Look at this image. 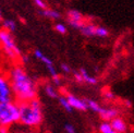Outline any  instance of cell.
<instances>
[{"instance_id":"6da1fadb","label":"cell","mask_w":134,"mask_h":133,"mask_svg":"<svg viewBox=\"0 0 134 133\" xmlns=\"http://www.w3.org/2000/svg\"><path fill=\"white\" fill-rule=\"evenodd\" d=\"M7 76H8L10 82L13 101H15L16 103H24L31 101V99L37 98V82L22 65H12Z\"/></svg>"},{"instance_id":"7a4b0ae2","label":"cell","mask_w":134,"mask_h":133,"mask_svg":"<svg viewBox=\"0 0 134 133\" xmlns=\"http://www.w3.org/2000/svg\"><path fill=\"white\" fill-rule=\"evenodd\" d=\"M19 122L29 129H37L44 121L43 105L39 99L34 98L29 102L19 103Z\"/></svg>"},{"instance_id":"3957f363","label":"cell","mask_w":134,"mask_h":133,"mask_svg":"<svg viewBox=\"0 0 134 133\" xmlns=\"http://www.w3.org/2000/svg\"><path fill=\"white\" fill-rule=\"evenodd\" d=\"M19 103L15 101L0 103V128L10 129L19 122Z\"/></svg>"},{"instance_id":"277c9868","label":"cell","mask_w":134,"mask_h":133,"mask_svg":"<svg viewBox=\"0 0 134 133\" xmlns=\"http://www.w3.org/2000/svg\"><path fill=\"white\" fill-rule=\"evenodd\" d=\"M0 48L3 51V54L13 61L20 59L22 55L12 33L3 29H0Z\"/></svg>"},{"instance_id":"5b68a950","label":"cell","mask_w":134,"mask_h":133,"mask_svg":"<svg viewBox=\"0 0 134 133\" xmlns=\"http://www.w3.org/2000/svg\"><path fill=\"white\" fill-rule=\"evenodd\" d=\"M33 54H34V57L37 59V60L39 62H42L46 66V69L48 70L49 74L51 76V80H52V84L55 86H60V84H61V76L59 75V73H58L51 59L49 57H47L41 49H35Z\"/></svg>"},{"instance_id":"8992f818","label":"cell","mask_w":134,"mask_h":133,"mask_svg":"<svg viewBox=\"0 0 134 133\" xmlns=\"http://www.w3.org/2000/svg\"><path fill=\"white\" fill-rule=\"evenodd\" d=\"M13 101L9 79L4 73H0V103Z\"/></svg>"},{"instance_id":"52a82bcc","label":"cell","mask_w":134,"mask_h":133,"mask_svg":"<svg viewBox=\"0 0 134 133\" xmlns=\"http://www.w3.org/2000/svg\"><path fill=\"white\" fill-rule=\"evenodd\" d=\"M73 77L77 83H86L88 85H97L98 81L95 76L91 75L87 70L85 69H80L79 71L73 72Z\"/></svg>"},{"instance_id":"ba28073f","label":"cell","mask_w":134,"mask_h":133,"mask_svg":"<svg viewBox=\"0 0 134 133\" xmlns=\"http://www.w3.org/2000/svg\"><path fill=\"white\" fill-rule=\"evenodd\" d=\"M65 97L68 99L72 110H77V111H86L87 110V105H86L85 99L79 97L74 94H71V93L65 94Z\"/></svg>"},{"instance_id":"9c48e42d","label":"cell","mask_w":134,"mask_h":133,"mask_svg":"<svg viewBox=\"0 0 134 133\" xmlns=\"http://www.w3.org/2000/svg\"><path fill=\"white\" fill-rule=\"evenodd\" d=\"M98 115L103 119V121H111L119 116V110L116 107H102Z\"/></svg>"},{"instance_id":"30bf717a","label":"cell","mask_w":134,"mask_h":133,"mask_svg":"<svg viewBox=\"0 0 134 133\" xmlns=\"http://www.w3.org/2000/svg\"><path fill=\"white\" fill-rule=\"evenodd\" d=\"M109 122L111 124V127L113 128V130L117 133H126L128 132V123H126V121L122 117L118 116Z\"/></svg>"},{"instance_id":"8fae6325","label":"cell","mask_w":134,"mask_h":133,"mask_svg":"<svg viewBox=\"0 0 134 133\" xmlns=\"http://www.w3.org/2000/svg\"><path fill=\"white\" fill-rule=\"evenodd\" d=\"M66 20L74 22H85V19L82 12H80L76 9H70L66 12Z\"/></svg>"},{"instance_id":"7c38bea8","label":"cell","mask_w":134,"mask_h":133,"mask_svg":"<svg viewBox=\"0 0 134 133\" xmlns=\"http://www.w3.org/2000/svg\"><path fill=\"white\" fill-rule=\"evenodd\" d=\"M38 13L41 15L47 18V19H50V20H59L61 19V13H60L58 10L55 9H49V8H46L44 10H38Z\"/></svg>"},{"instance_id":"4fadbf2b","label":"cell","mask_w":134,"mask_h":133,"mask_svg":"<svg viewBox=\"0 0 134 133\" xmlns=\"http://www.w3.org/2000/svg\"><path fill=\"white\" fill-rule=\"evenodd\" d=\"M96 24L94 23H87L85 22L83 24V26L81 29H80V31H81V33L86 36V37H95V31H96Z\"/></svg>"},{"instance_id":"5bb4252c","label":"cell","mask_w":134,"mask_h":133,"mask_svg":"<svg viewBox=\"0 0 134 133\" xmlns=\"http://www.w3.org/2000/svg\"><path fill=\"white\" fill-rule=\"evenodd\" d=\"M44 91H45V94L48 96L49 98H52V99H57L58 96L60 95L59 92H58L57 86H55L52 83H47V84H45Z\"/></svg>"},{"instance_id":"9a60e30c","label":"cell","mask_w":134,"mask_h":133,"mask_svg":"<svg viewBox=\"0 0 134 133\" xmlns=\"http://www.w3.org/2000/svg\"><path fill=\"white\" fill-rule=\"evenodd\" d=\"M1 29L8 31L10 33H13L16 31V22L12 19H5L1 21Z\"/></svg>"},{"instance_id":"2e32d148","label":"cell","mask_w":134,"mask_h":133,"mask_svg":"<svg viewBox=\"0 0 134 133\" xmlns=\"http://www.w3.org/2000/svg\"><path fill=\"white\" fill-rule=\"evenodd\" d=\"M85 101H86V105H87V110L96 112V114H98L99 110L103 107V106L100 105L97 101H95V99H85Z\"/></svg>"},{"instance_id":"e0dca14e","label":"cell","mask_w":134,"mask_h":133,"mask_svg":"<svg viewBox=\"0 0 134 133\" xmlns=\"http://www.w3.org/2000/svg\"><path fill=\"white\" fill-rule=\"evenodd\" d=\"M57 99L59 102V105L61 106V108H63L64 111L69 112V114H71V112L73 111L70 104H69V102H68V99H66V97H65V95H59Z\"/></svg>"},{"instance_id":"ac0fdd59","label":"cell","mask_w":134,"mask_h":133,"mask_svg":"<svg viewBox=\"0 0 134 133\" xmlns=\"http://www.w3.org/2000/svg\"><path fill=\"white\" fill-rule=\"evenodd\" d=\"M98 131H99V133H117L115 130H113V128L111 127L109 121H103L99 124Z\"/></svg>"},{"instance_id":"d6986e66","label":"cell","mask_w":134,"mask_h":133,"mask_svg":"<svg viewBox=\"0 0 134 133\" xmlns=\"http://www.w3.org/2000/svg\"><path fill=\"white\" fill-rule=\"evenodd\" d=\"M109 36V31L107 27L102 25H97L96 26V31H95V37L98 38H106Z\"/></svg>"},{"instance_id":"ffe728a7","label":"cell","mask_w":134,"mask_h":133,"mask_svg":"<svg viewBox=\"0 0 134 133\" xmlns=\"http://www.w3.org/2000/svg\"><path fill=\"white\" fill-rule=\"evenodd\" d=\"M53 29L57 33L61 35H65L66 33H68V27H66V25L64 23H56L55 26H53Z\"/></svg>"},{"instance_id":"44dd1931","label":"cell","mask_w":134,"mask_h":133,"mask_svg":"<svg viewBox=\"0 0 134 133\" xmlns=\"http://www.w3.org/2000/svg\"><path fill=\"white\" fill-rule=\"evenodd\" d=\"M104 98L106 99V101H108V102H112V101H115L116 95H115V93H113L112 91L106 90L104 92Z\"/></svg>"},{"instance_id":"7402d4cb","label":"cell","mask_w":134,"mask_h":133,"mask_svg":"<svg viewBox=\"0 0 134 133\" xmlns=\"http://www.w3.org/2000/svg\"><path fill=\"white\" fill-rule=\"evenodd\" d=\"M33 2L36 5V8H38V10H44L46 8H48V5H47V3L44 0H33Z\"/></svg>"},{"instance_id":"603a6c76","label":"cell","mask_w":134,"mask_h":133,"mask_svg":"<svg viewBox=\"0 0 134 133\" xmlns=\"http://www.w3.org/2000/svg\"><path fill=\"white\" fill-rule=\"evenodd\" d=\"M60 68H61V71H62L63 74H71L72 69H71V66L68 63H61Z\"/></svg>"},{"instance_id":"cb8c5ba5","label":"cell","mask_w":134,"mask_h":133,"mask_svg":"<svg viewBox=\"0 0 134 133\" xmlns=\"http://www.w3.org/2000/svg\"><path fill=\"white\" fill-rule=\"evenodd\" d=\"M64 132L65 133H77L76 129L74 128V125H72L71 123H66L64 125Z\"/></svg>"},{"instance_id":"d4e9b609","label":"cell","mask_w":134,"mask_h":133,"mask_svg":"<svg viewBox=\"0 0 134 133\" xmlns=\"http://www.w3.org/2000/svg\"><path fill=\"white\" fill-rule=\"evenodd\" d=\"M2 12H1V9H0V23H1V21H2Z\"/></svg>"},{"instance_id":"484cf974","label":"cell","mask_w":134,"mask_h":133,"mask_svg":"<svg viewBox=\"0 0 134 133\" xmlns=\"http://www.w3.org/2000/svg\"><path fill=\"white\" fill-rule=\"evenodd\" d=\"M31 133H36V132H31Z\"/></svg>"}]
</instances>
